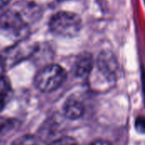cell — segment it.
I'll return each mask as SVG.
<instances>
[{"mask_svg": "<svg viewBox=\"0 0 145 145\" xmlns=\"http://www.w3.org/2000/svg\"><path fill=\"white\" fill-rule=\"evenodd\" d=\"M10 0H0V9L6 6V4H8L9 3Z\"/></svg>", "mask_w": 145, "mask_h": 145, "instance_id": "obj_14", "label": "cell"}, {"mask_svg": "<svg viewBox=\"0 0 145 145\" xmlns=\"http://www.w3.org/2000/svg\"><path fill=\"white\" fill-rule=\"evenodd\" d=\"M136 131L141 134H145V117L138 116L135 121Z\"/></svg>", "mask_w": 145, "mask_h": 145, "instance_id": "obj_11", "label": "cell"}, {"mask_svg": "<svg viewBox=\"0 0 145 145\" xmlns=\"http://www.w3.org/2000/svg\"><path fill=\"white\" fill-rule=\"evenodd\" d=\"M93 68V58L90 54H82L77 58L75 66L74 72L77 77H87Z\"/></svg>", "mask_w": 145, "mask_h": 145, "instance_id": "obj_6", "label": "cell"}, {"mask_svg": "<svg viewBox=\"0 0 145 145\" xmlns=\"http://www.w3.org/2000/svg\"><path fill=\"white\" fill-rule=\"evenodd\" d=\"M98 67L100 72L110 80L119 76L120 67L115 55L110 51H103L98 58Z\"/></svg>", "mask_w": 145, "mask_h": 145, "instance_id": "obj_4", "label": "cell"}, {"mask_svg": "<svg viewBox=\"0 0 145 145\" xmlns=\"http://www.w3.org/2000/svg\"><path fill=\"white\" fill-rule=\"evenodd\" d=\"M88 145H111V144L105 139H96L94 141H93L92 143H90Z\"/></svg>", "mask_w": 145, "mask_h": 145, "instance_id": "obj_12", "label": "cell"}, {"mask_svg": "<svg viewBox=\"0 0 145 145\" xmlns=\"http://www.w3.org/2000/svg\"><path fill=\"white\" fill-rule=\"evenodd\" d=\"M0 30L13 38H21L27 33L25 18L16 10H8L0 15Z\"/></svg>", "mask_w": 145, "mask_h": 145, "instance_id": "obj_3", "label": "cell"}, {"mask_svg": "<svg viewBox=\"0 0 145 145\" xmlns=\"http://www.w3.org/2000/svg\"><path fill=\"white\" fill-rule=\"evenodd\" d=\"M48 145H79V144L75 138L71 137L65 136L54 140Z\"/></svg>", "mask_w": 145, "mask_h": 145, "instance_id": "obj_10", "label": "cell"}, {"mask_svg": "<svg viewBox=\"0 0 145 145\" xmlns=\"http://www.w3.org/2000/svg\"><path fill=\"white\" fill-rule=\"evenodd\" d=\"M5 68V63H4V60L0 56V75H2V73L3 72Z\"/></svg>", "mask_w": 145, "mask_h": 145, "instance_id": "obj_13", "label": "cell"}, {"mask_svg": "<svg viewBox=\"0 0 145 145\" xmlns=\"http://www.w3.org/2000/svg\"><path fill=\"white\" fill-rule=\"evenodd\" d=\"M63 113L64 115L69 120H77L83 115L84 106L78 99L71 97L64 103Z\"/></svg>", "mask_w": 145, "mask_h": 145, "instance_id": "obj_5", "label": "cell"}, {"mask_svg": "<svg viewBox=\"0 0 145 145\" xmlns=\"http://www.w3.org/2000/svg\"><path fill=\"white\" fill-rule=\"evenodd\" d=\"M11 91V85L7 78L0 75V109L3 107L6 98Z\"/></svg>", "mask_w": 145, "mask_h": 145, "instance_id": "obj_7", "label": "cell"}, {"mask_svg": "<svg viewBox=\"0 0 145 145\" xmlns=\"http://www.w3.org/2000/svg\"><path fill=\"white\" fill-rule=\"evenodd\" d=\"M15 126V122L12 119L0 117V136L8 133Z\"/></svg>", "mask_w": 145, "mask_h": 145, "instance_id": "obj_9", "label": "cell"}, {"mask_svg": "<svg viewBox=\"0 0 145 145\" xmlns=\"http://www.w3.org/2000/svg\"><path fill=\"white\" fill-rule=\"evenodd\" d=\"M82 27L80 16L73 12L59 11L49 21V29L56 36L72 38L76 36Z\"/></svg>", "mask_w": 145, "mask_h": 145, "instance_id": "obj_1", "label": "cell"}, {"mask_svg": "<svg viewBox=\"0 0 145 145\" xmlns=\"http://www.w3.org/2000/svg\"><path fill=\"white\" fill-rule=\"evenodd\" d=\"M67 77L65 70L56 64H49L41 69L35 77L36 87L42 92H51L60 87Z\"/></svg>", "mask_w": 145, "mask_h": 145, "instance_id": "obj_2", "label": "cell"}, {"mask_svg": "<svg viewBox=\"0 0 145 145\" xmlns=\"http://www.w3.org/2000/svg\"><path fill=\"white\" fill-rule=\"evenodd\" d=\"M11 145H39V142L32 135H24L17 138Z\"/></svg>", "mask_w": 145, "mask_h": 145, "instance_id": "obj_8", "label": "cell"}]
</instances>
